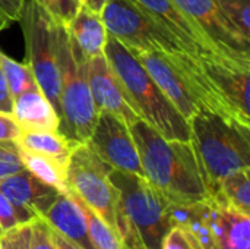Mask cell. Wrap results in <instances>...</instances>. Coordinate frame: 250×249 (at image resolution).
I'll list each match as a JSON object with an SVG mask.
<instances>
[{
	"label": "cell",
	"instance_id": "12",
	"mask_svg": "<svg viewBox=\"0 0 250 249\" xmlns=\"http://www.w3.org/2000/svg\"><path fill=\"white\" fill-rule=\"evenodd\" d=\"M130 53L145 68L168 101L189 122L202 106L173 54L155 50H133Z\"/></svg>",
	"mask_w": 250,
	"mask_h": 249
},
{
	"label": "cell",
	"instance_id": "14",
	"mask_svg": "<svg viewBox=\"0 0 250 249\" xmlns=\"http://www.w3.org/2000/svg\"><path fill=\"white\" fill-rule=\"evenodd\" d=\"M163 29L173 35L188 54L218 56L208 38L180 12L173 0H133Z\"/></svg>",
	"mask_w": 250,
	"mask_h": 249
},
{
	"label": "cell",
	"instance_id": "37",
	"mask_svg": "<svg viewBox=\"0 0 250 249\" xmlns=\"http://www.w3.org/2000/svg\"><path fill=\"white\" fill-rule=\"evenodd\" d=\"M83 3H86L92 10H95V12H101V9H103V6H104V1L105 0H82Z\"/></svg>",
	"mask_w": 250,
	"mask_h": 249
},
{
	"label": "cell",
	"instance_id": "32",
	"mask_svg": "<svg viewBox=\"0 0 250 249\" xmlns=\"http://www.w3.org/2000/svg\"><path fill=\"white\" fill-rule=\"evenodd\" d=\"M21 135V128L10 113L0 112V141H16Z\"/></svg>",
	"mask_w": 250,
	"mask_h": 249
},
{
	"label": "cell",
	"instance_id": "33",
	"mask_svg": "<svg viewBox=\"0 0 250 249\" xmlns=\"http://www.w3.org/2000/svg\"><path fill=\"white\" fill-rule=\"evenodd\" d=\"M25 0H0V16L7 22L19 21L23 12Z\"/></svg>",
	"mask_w": 250,
	"mask_h": 249
},
{
	"label": "cell",
	"instance_id": "8",
	"mask_svg": "<svg viewBox=\"0 0 250 249\" xmlns=\"http://www.w3.org/2000/svg\"><path fill=\"white\" fill-rule=\"evenodd\" d=\"M100 15L107 34L120 41L129 51L155 50L170 54L186 53L177 40L163 29L133 0H105Z\"/></svg>",
	"mask_w": 250,
	"mask_h": 249
},
{
	"label": "cell",
	"instance_id": "36",
	"mask_svg": "<svg viewBox=\"0 0 250 249\" xmlns=\"http://www.w3.org/2000/svg\"><path fill=\"white\" fill-rule=\"evenodd\" d=\"M50 238H51V242L54 245V249H81L76 244L66 239L63 235H60L53 227H50Z\"/></svg>",
	"mask_w": 250,
	"mask_h": 249
},
{
	"label": "cell",
	"instance_id": "20",
	"mask_svg": "<svg viewBox=\"0 0 250 249\" xmlns=\"http://www.w3.org/2000/svg\"><path fill=\"white\" fill-rule=\"evenodd\" d=\"M16 144L31 153H37L66 166L72 150L76 147L57 131H21Z\"/></svg>",
	"mask_w": 250,
	"mask_h": 249
},
{
	"label": "cell",
	"instance_id": "1",
	"mask_svg": "<svg viewBox=\"0 0 250 249\" xmlns=\"http://www.w3.org/2000/svg\"><path fill=\"white\" fill-rule=\"evenodd\" d=\"M129 129L144 178L167 203L195 204L211 198L190 141L167 139L141 119Z\"/></svg>",
	"mask_w": 250,
	"mask_h": 249
},
{
	"label": "cell",
	"instance_id": "5",
	"mask_svg": "<svg viewBox=\"0 0 250 249\" xmlns=\"http://www.w3.org/2000/svg\"><path fill=\"white\" fill-rule=\"evenodd\" d=\"M19 21L26 45V63L31 66L40 90L60 116V23L35 0L25 3Z\"/></svg>",
	"mask_w": 250,
	"mask_h": 249
},
{
	"label": "cell",
	"instance_id": "29",
	"mask_svg": "<svg viewBox=\"0 0 250 249\" xmlns=\"http://www.w3.org/2000/svg\"><path fill=\"white\" fill-rule=\"evenodd\" d=\"M31 248V223L15 226L0 236V249Z\"/></svg>",
	"mask_w": 250,
	"mask_h": 249
},
{
	"label": "cell",
	"instance_id": "39",
	"mask_svg": "<svg viewBox=\"0 0 250 249\" xmlns=\"http://www.w3.org/2000/svg\"><path fill=\"white\" fill-rule=\"evenodd\" d=\"M3 233H4V232H3V230H1V227H0V236H1Z\"/></svg>",
	"mask_w": 250,
	"mask_h": 249
},
{
	"label": "cell",
	"instance_id": "22",
	"mask_svg": "<svg viewBox=\"0 0 250 249\" xmlns=\"http://www.w3.org/2000/svg\"><path fill=\"white\" fill-rule=\"evenodd\" d=\"M19 147V145H18ZM19 156L23 163V167L31 172L34 176H37L44 183L56 188L59 192H67L66 185V166L57 163L56 160L31 153L28 150H23L19 147Z\"/></svg>",
	"mask_w": 250,
	"mask_h": 249
},
{
	"label": "cell",
	"instance_id": "6",
	"mask_svg": "<svg viewBox=\"0 0 250 249\" xmlns=\"http://www.w3.org/2000/svg\"><path fill=\"white\" fill-rule=\"evenodd\" d=\"M110 181L119 194L123 216L136 230L145 249H161L170 220L167 201L139 175L111 169Z\"/></svg>",
	"mask_w": 250,
	"mask_h": 249
},
{
	"label": "cell",
	"instance_id": "17",
	"mask_svg": "<svg viewBox=\"0 0 250 249\" xmlns=\"http://www.w3.org/2000/svg\"><path fill=\"white\" fill-rule=\"evenodd\" d=\"M208 220L220 249H250L249 214L211 198Z\"/></svg>",
	"mask_w": 250,
	"mask_h": 249
},
{
	"label": "cell",
	"instance_id": "16",
	"mask_svg": "<svg viewBox=\"0 0 250 249\" xmlns=\"http://www.w3.org/2000/svg\"><path fill=\"white\" fill-rule=\"evenodd\" d=\"M41 219L81 249H95L88 235L83 213L69 191L59 192L53 204L42 213Z\"/></svg>",
	"mask_w": 250,
	"mask_h": 249
},
{
	"label": "cell",
	"instance_id": "15",
	"mask_svg": "<svg viewBox=\"0 0 250 249\" xmlns=\"http://www.w3.org/2000/svg\"><path fill=\"white\" fill-rule=\"evenodd\" d=\"M0 192L4 194L16 207L25 208L38 217L42 216L59 194L56 188L44 183L26 169L1 181Z\"/></svg>",
	"mask_w": 250,
	"mask_h": 249
},
{
	"label": "cell",
	"instance_id": "11",
	"mask_svg": "<svg viewBox=\"0 0 250 249\" xmlns=\"http://www.w3.org/2000/svg\"><path fill=\"white\" fill-rule=\"evenodd\" d=\"M199 63L231 116L250 126L249 63L234 62L221 56H204L199 57Z\"/></svg>",
	"mask_w": 250,
	"mask_h": 249
},
{
	"label": "cell",
	"instance_id": "4",
	"mask_svg": "<svg viewBox=\"0 0 250 249\" xmlns=\"http://www.w3.org/2000/svg\"><path fill=\"white\" fill-rule=\"evenodd\" d=\"M59 53L60 122L57 132L73 145L85 144L97 122L98 109L88 84V62L62 23L59 25Z\"/></svg>",
	"mask_w": 250,
	"mask_h": 249
},
{
	"label": "cell",
	"instance_id": "10",
	"mask_svg": "<svg viewBox=\"0 0 250 249\" xmlns=\"http://www.w3.org/2000/svg\"><path fill=\"white\" fill-rule=\"evenodd\" d=\"M85 145L111 169L144 176L130 129L114 114L98 110L97 122Z\"/></svg>",
	"mask_w": 250,
	"mask_h": 249
},
{
	"label": "cell",
	"instance_id": "25",
	"mask_svg": "<svg viewBox=\"0 0 250 249\" xmlns=\"http://www.w3.org/2000/svg\"><path fill=\"white\" fill-rule=\"evenodd\" d=\"M217 4L231 26L250 41V0H217Z\"/></svg>",
	"mask_w": 250,
	"mask_h": 249
},
{
	"label": "cell",
	"instance_id": "3",
	"mask_svg": "<svg viewBox=\"0 0 250 249\" xmlns=\"http://www.w3.org/2000/svg\"><path fill=\"white\" fill-rule=\"evenodd\" d=\"M104 54L141 120L167 139L190 141L189 122L161 92L139 60L111 35H107Z\"/></svg>",
	"mask_w": 250,
	"mask_h": 249
},
{
	"label": "cell",
	"instance_id": "13",
	"mask_svg": "<svg viewBox=\"0 0 250 249\" xmlns=\"http://www.w3.org/2000/svg\"><path fill=\"white\" fill-rule=\"evenodd\" d=\"M86 68L91 95L98 110L114 114L127 126L141 119L132 109L127 94L117 75L111 69L105 54L89 59Z\"/></svg>",
	"mask_w": 250,
	"mask_h": 249
},
{
	"label": "cell",
	"instance_id": "21",
	"mask_svg": "<svg viewBox=\"0 0 250 249\" xmlns=\"http://www.w3.org/2000/svg\"><path fill=\"white\" fill-rule=\"evenodd\" d=\"M212 198L245 214L250 213V169L234 172L226 176Z\"/></svg>",
	"mask_w": 250,
	"mask_h": 249
},
{
	"label": "cell",
	"instance_id": "35",
	"mask_svg": "<svg viewBox=\"0 0 250 249\" xmlns=\"http://www.w3.org/2000/svg\"><path fill=\"white\" fill-rule=\"evenodd\" d=\"M0 112L12 114V97H10V92L7 90L1 68H0Z\"/></svg>",
	"mask_w": 250,
	"mask_h": 249
},
{
	"label": "cell",
	"instance_id": "28",
	"mask_svg": "<svg viewBox=\"0 0 250 249\" xmlns=\"http://www.w3.org/2000/svg\"><path fill=\"white\" fill-rule=\"evenodd\" d=\"M56 22L67 25L75 16L81 0H35Z\"/></svg>",
	"mask_w": 250,
	"mask_h": 249
},
{
	"label": "cell",
	"instance_id": "34",
	"mask_svg": "<svg viewBox=\"0 0 250 249\" xmlns=\"http://www.w3.org/2000/svg\"><path fill=\"white\" fill-rule=\"evenodd\" d=\"M192 236L196 239L199 249H220L214 235H212V230L209 227V220L204 226H201L198 230L192 232Z\"/></svg>",
	"mask_w": 250,
	"mask_h": 249
},
{
	"label": "cell",
	"instance_id": "38",
	"mask_svg": "<svg viewBox=\"0 0 250 249\" xmlns=\"http://www.w3.org/2000/svg\"><path fill=\"white\" fill-rule=\"evenodd\" d=\"M7 23H9V22H7L6 19H3V18L0 16V31H3V29H4V28L7 26Z\"/></svg>",
	"mask_w": 250,
	"mask_h": 249
},
{
	"label": "cell",
	"instance_id": "41",
	"mask_svg": "<svg viewBox=\"0 0 250 249\" xmlns=\"http://www.w3.org/2000/svg\"><path fill=\"white\" fill-rule=\"evenodd\" d=\"M81 1H82V0H81Z\"/></svg>",
	"mask_w": 250,
	"mask_h": 249
},
{
	"label": "cell",
	"instance_id": "30",
	"mask_svg": "<svg viewBox=\"0 0 250 249\" xmlns=\"http://www.w3.org/2000/svg\"><path fill=\"white\" fill-rule=\"evenodd\" d=\"M161 249H199L196 239L183 227L171 226L166 233Z\"/></svg>",
	"mask_w": 250,
	"mask_h": 249
},
{
	"label": "cell",
	"instance_id": "18",
	"mask_svg": "<svg viewBox=\"0 0 250 249\" xmlns=\"http://www.w3.org/2000/svg\"><path fill=\"white\" fill-rule=\"evenodd\" d=\"M12 116L21 131L59 129V116L40 87L12 98Z\"/></svg>",
	"mask_w": 250,
	"mask_h": 249
},
{
	"label": "cell",
	"instance_id": "24",
	"mask_svg": "<svg viewBox=\"0 0 250 249\" xmlns=\"http://www.w3.org/2000/svg\"><path fill=\"white\" fill-rule=\"evenodd\" d=\"M73 198L76 200V203L79 204V207H81V210L83 213V217H85V222H86V227H88V235H89V238L92 241L94 248L123 249V245L120 244V241H119L117 235L114 233V230L97 213H94L82 200H79L76 195H73Z\"/></svg>",
	"mask_w": 250,
	"mask_h": 249
},
{
	"label": "cell",
	"instance_id": "27",
	"mask_svg": "<svg viewBox=\"0 0 250 249\" xmlns=\"http://www.w3.org/2000/svg\"><path fill=\"white\" fill-rule=\"evenodd\" d=\"M23 169L16 141H0V182Z\"/></svg>",
	"mask_w": 250,
	"mask_h": 249
},
{
	"label": "cell",
	"instance_id": "9",
	"mask_svg": "<svg viewBox=\"0 0 250 249\" xmlns=\"http://www.w3.org/2000/svg\"><path fill=\"white\" fill-rule=\"evenodd\" d=\"M180 12L208 38L218 56L250 65V41L224 18L217 0H173Z\"/></svg>",
	"mask_w": 250,
	"mask_h": 249
},
{
	"label": "cell",
	"instance_id": "2",
	"mask_svg": "<svg viewBox=\"0 0 250 249\" xmlns=\"http://www.w3.org/2000/svg\"><path fill=\"white\" fill-rule=\"evenodd\" d=\"M190 144L212 195L220 182L250 169V126L201 107L189 120Z\"/></svg>",
	"mask_w": 250,
	"mask_h": 249
},
{
	"label": "cell",
	"instance_id": "40",
	"mask_svg": "<svg viewBox=\"0 0 250 249\" xmlns=\"http://www.w3.org/2000/svg\"><path fill=\"white\" fill-rule=\"evenodd\" d=\"M123 249H127V248H125V247H123Z\"/></svg>",
	"mask_w": 250,
	"mask_h": 249
},
{
	"label": "cell",
	"instance_id": "26",
	"mask_svg": "<svg viewBox=\"0 0 250 249\" xmlns=\"http://www.w3.org/2000/svg\"><path fill=\"white\" fill-rule=\"evenodd\" d=\"M35 217L38 216L25 208L16 207L4 194L0 192V227L3 232L19 225L31 223Z\"/></svg>",
	"mask_w": 250,
	"mask_h": 249
},
{
	"label": "cell",
	"instance_id": "19",
	"mask_svg": "<svg viewBox=\"0 0 250 249\" xmlns=\"http://www.w3.org/2000/svg\"><path fill=\"white\" fill-rule=\"evenodd\" d=\"M66 29L86 62L95 56L104 54L108 35L107 29L101 15L92 10L86 3L81 1L75 16L66 25Z\"/></svg>",
	"mask_w": 250,
	"mask_h": 249
},
{
	"label": "cell",
	"instance_id": "23",
	"mask_svg": "<svg viewBox=\"0 0 250 249\" xmlns=\"http://www.w3.org/2000/svg\"><path fill=\"white\" fill-rule=\"evenodd\" d=\"M0 68L12 98L38 87L32 69L28 63H19L0 51Z\"/></svg>",
	"mask_w": 250,
	"mask_h": 249
},
{
	"label": "cell",
	"instance_id": "7",
	"mask_svg": "<svg viewBox=\"0 0 250 249\" xmlns=\"http://www.w3.org/2000/svg\"><path fill=\"white\" fill-rule=\"evenodd\" d=\"M111 167L85 144L76 145L66 164L67 191L82 200L113 230L119 208V194L110 181Z\"/></svg>",
	"mask_w": 250,
	"mask_h": 249
},
{
	"label": "cell",
	"instance_id": "31",
	"mask_svg": "<svg viewBox=\"0 0 250 249\" xmlns=\"http://www.w3.org/2000/svg\"><path fill=\"white\" fill-rule=\"evenodd\" d=\"M29 249H54V245L50 238V226L41 217H35L31 222V248Z\"/></svg>",
	"mask_w": 250,
	"mask_h": 249
}]
</instances>
